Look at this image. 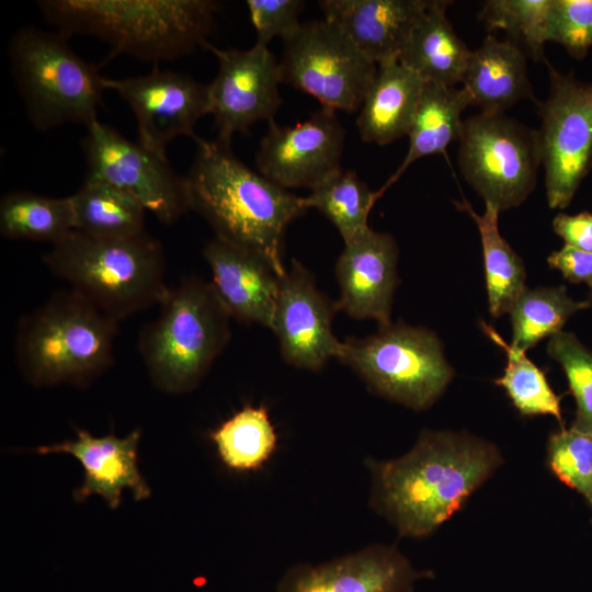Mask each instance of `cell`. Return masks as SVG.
I'll use <instances>...</instances> for the list:
<instances>
[{"mask_svg": "<svg viewBox=\"0 0 592 592\" xmlns=\"http://www.w3.org/2000/svg\"><path fill=\"white\" fill-rule=\"evenodd\" d=\"M451 2L430 0L414 24L398 60L424 82L447 87L460 83L471 50L446 18Z\"/></svg>", "mask_w": 592, "mask_h": 592, "instance_id": "cell-24", "label": "cell"}, {"mask_svg": "<svg viewBox=\"0 0 592 592\" xmlns=\"http://www.w3.org/2000/svg\"><path fill=\"white\" fill-rule=\"evenodd\" d=\"M209 282L231 318L271 328L281 276L260 254L214 237L203 249Z\"/></svg>", "mask_w": 592, "mask_h": 592, "instance_id": "cell-19", "label": "cell"}, {"mask_svg": "<svg viewBox=\"0 0 592 592\" xmlns=\"http://www.w3.org/2000/svg\"><path fill=\"white\" fill-rule=\"evenodd\" d=\"M550 267L571 283H585L592 288V252L565 246L547 258Z\"/></svg>", "mask_w": 592, "mask_h": 592, "instance_id": "cell-38", "label": "cell"}, {"mask_svg": "<svg viewBox=\"0 0 592 592\" xmlns=\"http://www.w3.org/2000/svg\"><path fill=\"white\" fill-rule=\"evenodd\" d=\"M480 327L505 353L504 373L494 383L505 389L520 413L549 414L562 422L560 398L549 386L544 372L526 356L524 351L506 343L494 328L485 321H480Z\"/></svg>", "mask_w": 592, "mask_h": 592, "instance_id": "cell-32", "label": "cell"}, {"mask_svg": "<svg viewBox=\"0 0 592 592\" xmlns=\"http://www.w3.org/2000/svg\"><path fill=\"white\" fill-rule=\"evenodd\" d=\"M471 105L468 92L462 88L424 82L408 133L409 147L395 173L379 189L385 193L418 159L445 153L459 139L464 110Z\"/></svg>", "mask_w": 592, "mask_h": 592, "instance_id": "cell-25", "label": "cell"}, {"mask_svg": "<svg viewBox=\"0 0 592 592\" xmlns=\"http://www.w3.org/2000/svg\"><path fill=\"white\" fill-rule=\"evenodd\" d=\"M246 3L257 34L255 45L267 47L275 36L284 41L301 24L299 15L305 7L301 0H248Z\"/></svg>", "mask_w": 592, "mask_h": 592, "instance_id": "cell-37", "label": "cell"}, {"mask_svg": "<svg viewBox=\"0 0 592 592\" xmlns=\"http://www.w3.org/2000/svg\"><path fill=\"white\" fill-rule=\"evenodd\" d=\"M221 463L236 473L260 469L276 449L277 434L265 407L247 405L213 430Z\"/></svg>", "mask_w": 592, "mask_h": 592, "instance_id": "cell-29", "label": "cell"}, {"mask_svg": "<svg viewBox=\"0 0 592 592\" xmlns=\"http://www.w3.org/2000/svg\"><path fill=\"white\" fill-rule=\"evenodd\" d=\"M335 301L317 286L312 273L293 259L280 278V289L270 330L282 358L291 366L318 372L337 358L342 341L332 328Z\"/></svg>", "mask_w": 592, "mask_h": 592, "instance_id": "cell-16", "label": "cell"}, {"mask_svg": "<svg viewBox=\"0 0 592 592\" xmlns=\"http://www.w3.org/2000/svg\"><path fill=\"white\" fill-rule=\"evenodd\" d=\"M587 308H590L587 300H574L563 285L525 287L509 312L512 323L511 344L526 352L543 339L562 331L572 315Z\"/></svg>", "mask_w": 592, "mask_h": 592, "instance_id": "cell-30", "label": "cell"}, {"mask_svg": "<svg viewBox=\"0 0 592 592\" xmlns=\"http://www.w3.org/2000/svg\"><path fill=\"white\" fill-rule=\"evenodd\" d=\"M337 360L373 392L415 411L431 407L454 375L437 335L403 322L345 338Z\"/></svg>", "mask_w": 592, "mask_h": 592, "instance_id": "cell-8", "label": "cell"}, {"mask_svg": "<svg viewBox=\"0 0 592 592\" xmlns=\"http://www.w3.org/2000/svg\"><path fill=\"white\" fill-rule=\"evenodd\" d=\"M398 258L396 239L372 228L344 243L334 267L338 312L357 320H374L378 328L391 325L394 295L399 284Z\"/></svg>", "mask_w": 592, "mask_h": 592, "instance_id": "cell-17", "label": "cell"}, {"mask_svg": "<svg viewBox=\"0 0 592 592\" xmlns=\"http://www.w3.org/2000/svg\"><path fill=\"white\" fill-rule=\"evenodd\" d=\"M117 325L78 292H58L19 322L18 366L36 386H84L113 364Z\"/></svg>", "mask_w": 592, "mask_h": 592, "instance_id": "cell-5", "label": "cell"}, {"mask_svg": "<svg viewBox=\"0 0 592 592\" xmlns=\"http://www.w3.org/2000/svg\"><path fill=\"white\" fill-rule=\"evenodd\" d=\"M103 86L115 91L130 107L138 143L163 158L173 139L180 136L195 139L196 123L209 114L208 84L186 73L155 67L141 76L104 78Z\"/></svg>", "mask_w": 592, "mask_h": 592, "instance_id": "cell-14", "label": "cell"}, {"mask_svg": "<svg viewBox=\"0 0 592 592\" xmlns=\"http://www.w3.org/2000/svg\"><path fill=\"white\" fill-rule=\"evenodd\" d=\"M48 24L70 38L96 37L117 55L171 61L204 48L219 2L214 0H41Z\"/></svg>", "mask_w": 592, "mask_h": 592, "instance_id": "cell-3", "label": "cell"}, {"mask_svg": "<svg viewBox=\"0 0 592 592\" xmlns=\"http://www.w3.org/2000/svg\"><path fill=\"white\" fill-rule=\"evenodd\" d=\"M547 353L561 366L576 401L571 426L592 433V350L573 333L560 331L549 338Z\"/></svg>", "mask_w": 592, "mask_h": 592, "instance_id": "cell-34", "label": "cell"}, {"mask_svg": "<svg viewBox=\"0 0 592 592\" xmlns=\"http://www.w3.org/2000/svg\"><path fill=\"white\" fill-rule=\"evenodd\" d=\"M550 42L584 58L592 46V0H553Z\"/></svg>", "mask_w": 592, "mask_h": 592, "instance_id": "cell-36", "label": "cell"}, {"mask_svg": "<svg viewBox=\"0 0 592 592\" xmlns=\"http://www.w3.org/2000/svg\"><path fill=\"white\" fill-rule=\"evenodd\" d=\"M204 48L218 60V71L208 84L209 114L214 116L216 139L231 144L234 134L247 133L259 121L274 119L282 104L280 61L264 46L249 49Z\"/></svg>", "mask_w": 592, "mask_h": 592, "instance_id": "cell-13", "label": "cell"}, {"mask_svg": "<svg viewBox=\"0 0 592 592\" xmlns=\"http://www.w3.org/2000/svg\"><path fill=\"white\" fill-rule=\"evenodd\" d=\"M460 83L471 105L485 113H504L521 100L534 99L523 50L494 35L471 50Z\"/></svg>", "mask_w": 592, "mask_h": 592, "instance_id": "cell-23", "label": "cell"}, {"mask_svg": "<svg viewBox=\"0 0 592 592\" xmlns=\"http://www.w3.org/2000/svg\"><path fill=\"white\" fill-rule=\"evenodd\" d=\"M458 164L465 180L500 212L533 192L542 164L537 130L504 113L480 112L463 122Z\"/></svg>", "mask_w": 592, "mask_h": 592, "instance_id": "cell-9", "label": "cell"}, {"mask_svg": "<svg viewBox=\"0 0 592 592\" xmlns=\"http://www.w3.org/2000/svg\"><path fill=\"white\" fill-rule=\"evenodd\" d=\"M59 32L19 29L9 43L10 70L32 125L47 132L98 121L104 77Z\"/></svg>", "mask_w": 592, "mask_h": 592, "instance_id": "cell-7", "label": "cell"}, {"mask_svg": "<svg viewBox=\"0 0 592 592\" xmlns=\"http://www.w3.org/2000/svg\"><path fill=\"white\" fill-rule=\"evenodd\" d=\"M77 439L53 445L39 446L36 453H67L81 464L84 477L81 487L73 491L76 501L91 494L101 496L111 509L121 503L122 491L128 488L136 500L150 496V488L140 475L137 464V444L140 430L136 429L123 439L113 433L95 437L76 429Z\"/></svg>", "mask_w": 592, "mask_h": 592, "instance_id": "cell-20", "label": "cell"}, {"mask_svg": "<svg viewBox=\"0 0 592 592\" xmlns=\"http://www.w3.org/2000/svg\"><path fill=\"white\" fill-rule=\"evenodd\" d=\"M554 231L565 246L592 252V214L581 212L574 215L558 214L553 219Z\"/></svg>", "mask_w": 592, "mask_h": 592, "instance_id": "cell-39", "label": "cell"}, {"mask_svg": "<svg viewBox=\"0 0 592 592\" xmlns=\"http://www.w3.org/2000/svg\"><path fill=\"white\" fill-rule=\"evenodd\" d=\"M549 93L537 130L550 208H566L592 168V81L558 72L546 61Z\"/></svg>", "mask_w": 592, "mask_h": 592, "instance_id": "cell-11", "label": "cell"}, {"mask_svg": "<svg viewBox=\"0 0 592 592\" xmlns=\"http://www.w3.org/2000/svg\"><path fill=\"white\" fill-rule=\"evenodd\" d=\"M43 262L55 277L118 322L160 305L171 289L162 244L147 232L99 238L73 230L50 246Z\"/></svg>", "mask_w": 592, "mask_h": 592, "instance_id": "cell-4", "label": "cell"}, {"mask_svg": "<svg viewBox=\"0 0 592 592\" xmlns=\"http://www.w3.org/2000/svg\"><path fill=\"white\" fill-rule=\"evenodd\" d=\"M553 0H488L479 19L489 31L504 30L521 41L532 58H544V46L550 42Z\"/></svg>", "mask_w": 592, "mask_h": 592, "instance_id": "cell-33", "label": "cell"}, {"mask_svg": "<svg viewBox=\"0 0 592 592\" xmlns=\"http://www.w3.org/2000/svg\"><path fill=\"white\" fill-rule=\"evenodd\" d=\"M194 140L196 153L185 177L191 209L209 223L216 237L262 255L283 276L284 236L309 209L305 197L249 169L230 145Z\"/></svg>", "mask_w": 592, "mask_h": 592, "instance_id": "cell-2", "label": "cell"}, {"mask_svg": "<svg viewBox=\"0 0 592 592\" xmlns=\"http://www.w3.org/2000/svg\"><path fill=\"white\" fill-rule=\"evenodd\" d=\"M501 463L499 449L483 440L424 430L405 455L367 462L369 503L400 536L424 537L449 519Z\"/></svg>", "mask_w": 592, "mask_h": 592, "instance_id": "cell-1", "label": "cell"}, {"mask_svg": "<svg viewBox=\"0 0 592 592\" xmlns=\"http://www.w3.org/2000/svg\"><path fill=\"white\" fill-rule=\"evenodd\" d=\"M138 350L153 384L184 394L201 383L230 340V319L210 283L186 277L171 288Z\"/></svg>", "mask_w": 592, "mask_h": 592, "instance_id": "cell-6", "label": "cell"}, {"mask_svg": "<svg viewBox=\"0 0 592 592\" xmlns=\"http://www.w3.org/2000/svg\"><path fill=\"white\" fill-rule=\"evenodd\" d=\"M423 86L398 59L377 65L356 119L361 139L385 146L408 135Z\"/></svg>", "mask_w": 592, "mask_h": 592, "instance_id": "cell-22", "label": "cell"}, {"mask_svg": "<svg viewBox=\"0 0 592 592\" xmlns=\"http://www.w3.org/2000/svg\"><path fill=\"white\" fill-rule=\"evenodd\" d=\"M454 205L476 223L482 246L489 311L493 317H501L510 312L525 289L523 261L501 236L497 208L486 203L483 214H478L466 200L454 201Z\"/></svg>", "mask_w": 592, "mask_h": 592, "instance_id": "cell-27", "label": "cell"}, {"mask_svg": "<svg viewBox=\"0 0 592 592\" xmlns=\"http://www.w3.org/2000/svg\"><path fill=\"white\" fill-rule=\"evenodd\" d=\"M81 148L86 175L128 193L162 224L171 225L191 209L185 177L179 175L167 158L125 138L114 127L93 122Z\"/></svg>", "mask_w": 592, "mask_h": 592, "instance_id": "cell-12", "label": "cell"}, {"mask_svg": "<svg viewBox=\"0 0 592 592\" xmlns=\"http://www.w3.org/2000/svg\"><path fill=\"white\" fill-rule=\"evenodd\" d=\"M587 303L589 304V307L592 308V288L590 289Z\"/></svg>", "mask_w": 592, "mask_h": 592, "instance_id": "cell-40", "label": "cell"}, {"mask_svg": "<svg viewBox=\"0 0 592 592\" xmlns=\"http://www.w3.org/2000/svg\"><path fill=\"white\" fill-rule=\"evenodd\" d=\"M382 196L379 190H371L354 171L341 168L305 200L309 208H316L331 221L346 243L371 228V209Z\"/></svg>", "mask_w": 592, "mask_h": 592, "instance_id": "cell-31", "label": "cell"}, {"mask_svg": "<svg viewBox=\"0 0 592 592\" xmlns=\"http://www.w3.org/2000/svg\"><path fill=\"white\" fill-rule=\"evenodd\" d=\"M345 130L335 111L322 107L294 126L269 121L255 155L259 172L285 190L310 191L341 169Z\"/></svg>", "mask_w": 592, "mask_h": 592, "instance_id": "cell-15", "label": "cell"}, {"mask_svg": "<svg viewBox=\"0 0 592 592\" xmlns=\"http://www.w3.org/2000/svg\"><path fill=\"white\" fill-rule=\"evenodd\" d=\"M547 454L551 471L592 508V433L561 428L549 436Z\"/></svg>", "mask_w": 592, "mask_h": 592, "instance_id": "cell-35", "label": "cell"}, {"mask_svg": "<svg viewBox=\"0 0 592 592\" xmlns=\"http://www.w3.org/2000/svg\"><path fill=\"white\" fill-rule=\"evenodd\" d=\"M430 0H321L323 19L334 24L369 60L398 59Z\"/></svg>", "mask_w": 592, "mask_h": 592, "instance_id": "cell-21", "label": "cell"}, {"mask_svg": "<svg viewBox=\"0 0 592 592\" xmlns=\"http://www.w3.org/2000/svg\"><path fill=\"white\" fill-rule=\"evenodd\" d=\"M283 42V82L312 95L322 107L360 110L377 65L340 29L325 19L308 21Z\"/></svg>", "mask_w": 592, "mask_h": 592, "instance_id": "cell-10", "label": "cell"}, {"mask_svg": "<svg viewBox=\"0 0 592 592\" xmlns=\"http://www.w3.org/2000/svg\"><path fill=\"white\" fill-rule=\"evenodd\" d=\"M429 576L391 545L375 544L318 563L289 568L277 592H413Z\"/></svg>", "mask_w": 592, "mask_h": 592, "instance_id": "cell-18", "label": "cell"}, {"mask_svg": "<svg viewBox=\"0 0 592 592\" xmlns=\"http://www.w3.org/2000/svg\"><path fill=\"white\" fill-rule=\"evenodd\" d=\"M70 200L77 231L99 238H130L146 232L145 207L103 180L86 175Z\"/></svg>", "mask_w": 592, "mask_h": 592, "instance_id": "cell-26", "label": "cell"}, {"mask_svg": "<svg viewBox=\"0 0 592 592\" xmlns=\"http://www.w3.org/2000/svg\"><path fill=\"white\" fill-rule=\"evenodd\" d=\"M75 230L70 196L54 197L14 191L0 202V234L11 240L60 241Z\"/></svg>", "mask_w": 592, "mask_h": 592, "instance_id": "cell-28", "label": "cell"}]
</instances>
